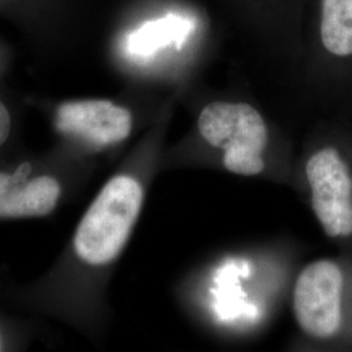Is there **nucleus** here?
<instances>
[{"mask_svg":"<svg viewBox=\"0 0 352 352\" xmlns=\"http://www.w3.org/2000/svg\"><path fill=\"white\" fill-rule=\"evenodd\" d=\"M199 132L206 144L222 149L227 171L256 176L264 171V151L269 141L263 115L248 103L213 102L202 109Z\"/></svg>","mask_w":352,"mask_h":352,"instance_id":"2","label":"nucleus"},{"mask_svg":"<svg viewBox=\"0 0 352 352\" xmlns=\"http://www.w3.org/2000/svg\"><path fill=\"white\" fill-rule=\"evenodd\" d=\"M193 30V21L182 14L168 13L133 30L126 38V49L139 56H146L168 45L184 41Z\"/></svg>","mask_w":352,"mask_h":352,"instance_id":"7","label":"nucleus"},{"mask_svg":"<svg viewBox=\"0 0 352 352\" xmlns=\"http://www.w3.org/2000/svg\"><path fill=\"white\" fill-rule=\"evenodd\" d=\"M312 208L329 238L352 235V176L333 148L316 151L305 164Z\"/></svg>","mask_w":352,"mask_h":352,"instance_id":"4","label":"nucleus"},{"mask_svg":"<svg viewBox=\"0 0 352 352\" xmlns=\"http://www.w3.org/2000/svg\"><path fill=\"white\" fill-rule=\"evenodd\" d=\"M32 171V166L30 164H21L14 174H6V173H0V196H3L4 193H7L10 189L24 183L28 175Z\"/></svg>","mask_w":352,"mask_h":352,"instance_id":"9","label":"nucleus"},{"mask_svg":"<svg viewBox=\"0 0 352 352\" xmlns=\"http://www.w3.org/2000/svg\"><path fill=\"white\" fill-rule=\"evenodd\" d=\"M11 133V115L6 104L0 101V148L6 144Z\"/></svg>","mask_w":352,"mask_h":352,"instance_id":"10","label":"nucleus"},{"mask_svg":"<svg viewBox=\"0 0 352 352\" xmlns=\"http://www.w3.org/2000/svg\"><path fill=\"white\" fill-rule=\"evenodd\" d=\"M55 123L62 133L97 148L128 139L133 124L129 110L106 100L65 102L58 109Z\"/></svg>","mask_w":352,"mask_h":352,"instance_id":"5","label":"nucleus"},{"mask_svg":"<svg viewBox=\"0 0 352 352\" xmlns=\"http://www.w3.org/2000/svg\"><path fill=\"white\" fill-rule=\"evenodd\" d=\"M62 188L51 176H39L24 182L0 196V218L43 217L59 201Z\"/></svg>","mask_w":352,"mask_h":352,"instance_id":"6","label":"nucleus"},{"mask_svg":"<svg viewBox=\"0 0 352 352\" xmlns=\"http://www.w3.org/2000/svg\"><path fill=\"white\" fill-rule=\"evenodd\" d=\"M321 39L329 52L352 55V0H322Z\"/></svg>","mask_w":352,"mask_h":352,"instance_id":"8","label":"nucleus"},{"mask_svg":"<svg viewBox=\"0 0 352 352\" xmlns=\"http://www.w3.org/2000/svg\"><path fill=\"white\" fill-rule=\"evenodd\" d=\"M343 273L336 261L317 260L307 265L294 289L292 308L302 333L329 340L342 325Z\"/></svg>","mask_w":352,"mask_h":352,"instance_id":"3","label":"nucleus"},{"mask_svg":"<svg viewBox=\"0 0 352 352\" xmlns=\"http://www.w3.org/2000/svg\"><path fill=\"white\" fill-rule=\"evenodd\" d=\"M142 204L144 188L138 179L113 176L78 223L74 239L77 256L94 266L113 261L126 247Z\"/></svg>","mask_w":352,"mask_h":352,"instance_id":"1","label":"nucleus"}]
</instances>
